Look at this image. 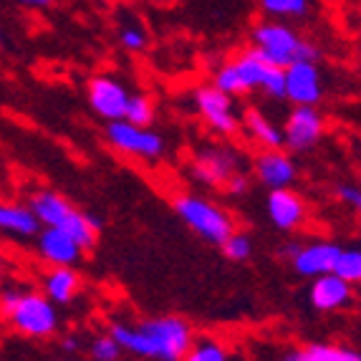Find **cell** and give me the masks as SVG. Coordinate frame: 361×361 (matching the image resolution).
Returning <instances> with one entry per match:
<instances>
[{
	"instance_id": "cell-13",
	"label": "cell",
	"mask_w": 361,
	"mask_h": 361,
	"mask_svg": "<svg viewBox=\"0 0 361 361\" xmlns=\"http://www.w3.org/2000/svg\"><path fill=\"white\" fill-rule=\"evenodd\" d=\"M36 250L43 263H49L51 268H59V265L73 268L78 260L84 258V250L78 247V243L61 228H38Z\"/></svg>"
},
{
	"instance_id": "cell-4",
	"label": "cell",
	"mask_w": 361,
	"mask_h": 361,
	"mask_svg": "<svg viewBox=\"0 0 361 361\" xmlns=\"http://www.w3.org/2000/svg\"><path fill=\"white\" fill-rule=\"evenodd\" d=\"M6 319L16 331L28 338H51L61 329L59 308L41 290H20L16 303L8 308Z\"/></svg>"
},
{
	"instance_id": "cell-12",
	"label": "cell",
	"mask_w": 361,
	"mask_h": 361,
	"mask_svg": "<svg viewBox=\"0 0 361 361\" xmlns=\"http://www.w3.org/2000/svg\"><path fill=\"white\" fill-rule=\"evenodd\" d=\"M253 172L265 190H283L298 180L293 157L283 149H263L253 159Z\"/></svg>"
},
{
	"instance_id": "cell-14",
	"label": "cell",
	"mask_w": 361,
	"mask_h": 361,
	"mask_svg": "<svg viewBox=\"0 0 361 361\" xmlns=\"http://www.w3.org/2000/svg\"><path fill=\"white\" fill-rule=\"evenodd\" d=\"M308 301L321 313L343 311V308H349L351 303H354V286L346 283L336 273H326V276L311 278Z\"/></svg>"
},
{
	"instance_id": "cell-9",
	"label": "cell",
	"mask_w": 361,
	"mask_h": 361,
	"mask_svg": "<svg viewBox=\"0 0 361 361\" xmlns=\"http://www.w3.org/2000/svg\"><path fill=\"white\" fill-rule=\"evenodd\" d=\"M129 94L132 91L127 89V84L111 73H97L86 84V102H89L91 111L102 116L104 121H116L124 116Z\"/></svg>"
},
{
	"instance_id": "cell-8",
	"label": "cell",
	"mask_w": 361,
	"mask_h": 361,
	"mask_svg": "<svg viewBox=\"0 0 361 361\" xmlns=\"http://www.w3.org/2000/svg\"><path fill=\"white\" fill-rule=\"evenodd\" d=\"M283 147L288 152H311L324 139L326 119L319 106H293L283 124Z\"/></svg>"
},
{
	"instance_id": "cell-32",
	"label": "cell",
	"mask_w": 361,
	"mask_h": 361,
	"mask_svg": "<svg viewBox=\"0 0 361 361\" xmlns=\"http://www.w3.org/2000/svg\"><path fill=\"white\" fill-rule=\"evenodd\" d=\"M223 190L230 195V197H243V195L247 192V177H245V172H235V175L230 177L228 182H225Z\"/></svg>"
},
{
	"instance_id": "cell-15",
	"label": "cell",
	"mask_w": 361,
	"mask_h": 361,
	"mask_svg": "<svg viewBox=\"0 0 361 361\" xmlns=\"http://www.w3.org/2000/svg\"><path fill=\"white\" fill-rule=\"evenodd\" d=\"M341 245L334 240H313V243H301L298 253L290 258L293 271L301 278H319L334 271Z\"/></svg>"
},
{
	"instance_id": "cell-29",
	"label": "cell",
	"mask_w": 361,
	"mask_h": 361,
	"mask_svg": "<svg viewBox=\"0 0 361 361\" xmlns=\"http://www.w3.org/2000/svg\"><path fill=\"white\" fill-rule=\"evenodd\" d=\"M119 38V46L124 51H132V54H139V51H145L149 46V36H147V30L137 23H124L116 33Z\"/></svg>"
},
{
	"instance_id": "cell-19",
	"label": "cell",
	"mask_w": 361,
	"mask_h": 361,
	"mask_svg": "<svg viewBox=\"0 0 361 361\" xmlns=\"http://www.w3.org/2000/svg\"><path fill=\"white\" fill-rule=\"evenodd\" d=\"M283 361H361V354L349 346H341V343L311 341L286 351Z\"/></svg>"
},
{
	"instance_id": "cell-33",
	"label": "cell",
	"mask_w": 361,
	"mask_h": 361,
	"mask_svg": "<svg viewBox=\"0 0 361 361\" xmlns=\"http://www.w3.org/2000/svg\"><path fill=\"white\" fill-rule=\"evenodd\" d=\"M61 349L66 351V354H76V351L81 349V336H78V334H66L63 341H61Z\"/></svg>"
},
{
	"instance_id": "cell-1",
	"label": "cell",
	"mask_w": 361,
	"mask_h": 361,
	"mask_svg": "<svg viewBox=\"0 0 361 361\" xmlns=\"http://www.w3.org/2000/svg\"><path fill=\"white\" fill-rule=\"evenodd\" d=\"M109 336L119 343L121 351L139 359L180 361L182 354L190 349L195 331L190 321H185L182 316H154L137 324L114 321L109 326Z\"/></svg>"
},
{
	"instance_id": "cell-27",
	"label": "cell",
	"mask_w": 361,
	"mask_h": 361,
	"mask_svg": "<svg viewBox=\"0 0 361 361\" xmlns=\"http://www.w3.org/2000/svg\"><path fill=\"white\" fill-rule=\"evenodd\" d=\"M121 346L114 341V338L106 334H99L89 341V356L91 361H119L121 359Z\"/></svg>"
},
{
	"instance_id": "cell-23",
	"label": "cell",
	"mask_w": 361,
	"mask_h": 361,
	"mask_svg": "<svg viewBox=\"0 0 361 361\" xmlns=\"http://www.w3.org/2000/svg\"><path fill=\"white\" fill-rule=\"evenodd\" d=\"M180 361H230V351L220 338L200 336L192 338L190 349L182 354Z\"/></svg>"
},
{
	"instance_id": "cell-22",
	"label": "cell",
	"mask_w": 361,
	"mask_h": 361,
	"mask_svg": "<svg viewBox=\"0 0 361 361\" xmlns=\"http://www.w3.org/2000/svg\"><path fill=\"white\" fill-rule=\"evenodd\" d=\"M233 66H235V71H238V78H240V84H243V89H245V94H250V91H258L260 84H263L265 71H268V63L260 59L258 51H255L253 46L235 56Z\"/></svg>"
},
{
	"instance_id": "cell-35",
	"label": "cell",
	"mask_w": 361,
	"mask_h": 361,
	"mask_svg": "<svg viewBox=\"0 0 361 361\" xmlns=\"http://www.w3.org/2000/svg\"><path fill=\"white\" fill-rule=\"evenodd\" d=\"M298 247H301V243L298 240H290L288 245H283V250H281V255H283V258H293L295 253H298Z\"/></svg>"
},
{
	"instance_id": "cell-39",
	"label": "cell",
	"mask_w": 361,
	"mask_h": 361,
	"mask_svg": "<svg viewBox=\"0 0 361 361\" xmlns=\"http://www.w3.org/2000/svg\"><path fill=\"white\" fill-rule=\"evenodd\" d=\"M66 361H78V359H66Z\"/></svg>"
},
{
	"instance_id": "cell-25",
	"label": "cell",
	"mask_w": 361,
	"mask_h": 361,
	"mask_svg": "<svg viewBox=\"0 0 361 361\" xmlns=\"http://www.w3.org/2000/svg\"><path fill=\"white\" fill-rule=\"evenodd\" d=\"M338 278H343L346 283L356 286L361 281V250L359 247H349V250H343L338 253L336 263H334V271Z\"/></svg>"
},
{
	"instance_id": "cell-3",
	"label": "cell",
	"mask_w": 361,
	"mask_h": 361,
	"mask_svg": "<svg viewBox=\"0 0 361 361\" xmlns=\"http://www.w3.org/2000/svg\"><path fill=\"white\" fill-rule=\"evenodd\" d=\"M177 217L187 228L192 230L197 238H202L210 245H223V240L235 230V223L230 212H225L220 205H215L212 200L200 197V195H177L172 200Z\"/></svg>"
},
{
	"instance_id": "cell-30",
	"label": "cell",
	"mask_w": 361,
	"mask_h": 361,
	"mask_svg": "<svg viewBox=\"0 0 361 361\" xmlns=\"http://www.w3.org/2000/svg\"><path fill=\"white\" fill-rule=\"evenodd\" d=\"M265 97L271 99H286V76H283V68L278 66H268V71H265L263 76V84H260V89Z\"/></svg>"
},
{
	"instance_id": "cell-5",
	"label": "cell",
	"mask_w": 361,
	"mask_h": 361,
	"mask_svg": "<svg viewBox=\"0 0 361 361\" xmlns=\"http://www.w3.org/2000/svg\"><path fill=\"white\" fill-rule=\"evenodd\" d=\"M104 134H106V145L111 149L142 159V162H159L167 154V142L152 127H137L124 119H116L109 121Z\"/></svg>"
},
{
	"instance_id": "cell-6",
	"label": "cell",
	"mask_w": 361,
	"mask_h": 361,
	"mask_svg": "<svg viewBox=\"0 0 361 361\" xmlns=\"http://www.w3.org/2000/svg\"><path fill=\"white\" fill-rule=\"evenodd\" d=\"M195 109H197L200 119L205 121L212 132L223 134V137H233L240 129V111L235 97H228L212 84L200 86L195 91Z\"/></svg>"
},
{
	"instance_id": "cell-16",
	"label": "cell",
	"mask_w": 361,
	"mask_h": 361,
	"mask_svg": "<svg viewBox=\"0 0 361 361\" xmlns=\"http://www.w3.org/2000/svg\"><path fill=\"white\" fill-rule=\"evenodd\" d=\"M78 290H81V276L76 273V268L59 265V268L46 271L41 278V293L54 306H68V303H73Z\"/></svg>"
},
{
	"instance_id": "cell-24",
	"label": "cell",
	"mask_w": 361,
	"mask_h": 361,
	"mask_svg": "<svg viewBox=\"0 0 361 361\" xmlns=\"http://www.w3.org/2000/svg\"><path fill=\"white\" fill-rule=\"evenodd\" d=\"M121 119L137 124V127H152L154 124V102L147 94H129Z\"/></svg>"
},
{
	"instance_id": "cell-2",
	"label": "cell",
	"mask_w": 361,
	"mask_h": 361,
	"mask_svg": "<svg viewBox=\"0 0 361 361\" xmlns=\"http://www.w3.org/2000/svg\"><path fill=\"white\" fill-rule=\"evenodd\" d=\"M253 49L268 66L288 68L295 61H316L319 63L321 51L316 43L306 38L288 23L281 20H263L250 30Z\"/></svg>"
},
{
	"instance_id": "cell-31",
	"label": "cell",
	"mask_w": 361,
	"mask_h": 361,
	"mask_svg": "<svg viewBox=\"0 0 361 361\" xmlns=\"http://www.w3.org/2000/svg\"><path fill=\"white\" fill-rule=\"evenodd\" d=\"M336 200L341 205L351 207V210H359L361 207V190L356 182H338L336 185Z\"/></svg>"
},
{
	"instance_id": "cell-38",
	"label": "cell",
	"mask_w": 361,
	"mask_h": 361,
	"mask_svg": "<svg viewBox=\"0 0 361 361\" xmlns=\"http://www.w3.org/2000/svg\"><path fill=\"white\" fill-rule=\"evenodd\" d=\"M102 3H114V0H102Z\"/></svg>"
},
{
	"instance_id": "cell-36",
	"label": "cell",
	"mask_w": 361,
	"mask_h": 361,
	"mask_svg": "<svg viewBox=\"0 0 361 361\" xmlns=\"http://www.w3.org/2000/svg\"><path fill=\"white\" fill-rule=\"evenodd\" d=\"M3 276H6V263H3V255H0V286H3Z\"/></svg>"
},
{
	"instance_id": "cell-18",
	"label": "cell",
	"mask_w": 361,
	"mask_h": 361,
	"mask_svg": "<svg viewBox=\"0 0 361 361\" xmlns=\"http://www.w3.org/2000/svg\"><path fill=\"white\" fill-rule=\"evenodd\" d=\"M240 127L245 129V134L253 139L255 145H260L263 149H283V132L276 121L260 111V109L250 106L243 111Z\"/></svg>"
},
{
	"instance_id": "cell-28",
	"label": "cell",
	"mask_w": 361,
	"mask_h": 361,
	"mask_svg": "<svg viewBox=\"0 0 361 361\" xmlns=\"http://www.w3.org/2000/svg\"><path fill=\"white\" fill-rule=\"evenodd\" d=\"M212 86L220 89L223 94H228V97H243V94H245L240 78H238V71H235V66H233V61H228V63H223V66L217 68L215 76H212Z\"/></svg>"
},
{
	"instance_id": "cell-17",
	"label": "cell",
	"mask_w": 361,
	"mask_h": 361,
	"mask_svg": "<svg viewBox=\"0 0 361 361\" xmlns=\"http://www.w3.org/2000/svg\"><path fill=\"white\" fill-rule=\"evenodd\" d=\"M28 210L33 212V217L38 220L41 228H59L76 207H73L63 195L43 187V190H36V192L28 197Z\"/></svg>"
},
{
	"instance_id": "cell-7",
	"label": "cell",
	"mask_w": 361,
	"mask_h": 361,
	"mask_svg": "<svg viewBox=\"0 0 361 361\" xmlns=\"http://www.w3.org/2000/svg\"><path fill=\"white\" fill-rule=\"evenodd\" d=\"M190 172H192L195 180L207 187H225V182H228L235 172H243V157H240V152L228 145L202 147V149L195 154Z\"/></svg>"
},
{
	"instance_id": "cell-26",
	"label": "cell",
	"mask_w": 361,
	"mask_h": 361,
	"mask_svg": "<svg viewBox=\"0 0 361 361\" xmlns=\"http://www.w3.org/2000/svg\"><path fill=\"white\" fill-rule=\"evenodd\" d=\"M220 247H223L225 258L233 260V263H243V260H247L253 255V240H250V235L238 233V230H233Z\"/></svg>"
},
{
	"instance_id": "cell-11",
	"label": "cell",
	"mask_w": 361,
	"mask_h": 361,
	"mask_svg": "<svg viewBox=\"0 0 361 361\" xmlns=\"http://www.w3.org/2000/svg\"><path fill=\"white\" fill-rule=\"evenodd\" d=\"M265 212H268L271 223L276 225L281 233H293V230H298L303 223H306V217H308L306 200L295 192L293 187L268 190Z\"/></svg>"
},
{
	"instance_id": "cell-37",
	"label": "cell",
	"mask_w": 361,
	"mask_h": 361,
	"mask_svg": "<svg viewBox=\"0 0 361 361\" xmlns=\"http://www.w3.org/2000/svg\"><path fill=\"white\" fill-rule=\"evenodd\" d=\"M6 49V33H3V30H0V51Z\"/></svg>"
},
{
	"instance_id": "cell-10",
	"label": "cell",
	"mask_w": 361,
	"mask_h": 361,
	"mask_svg": "<svg viewBox=\"0 0 361 361\" xmlns=\"http://www.w3.org/2000/svg\"><path fill=\"white\" fill-rule=\"evenodd\" d=\"M286 76V99L293 106H319L324 102L326 86L316 61H295L283 68Z\"/></svg>"
},
{
	"instance_id": "cell-34",
	"label": "cell",
	"mask_w": 361,
	"mask_h": 361,
	"mask_svg": "<svg viewBox=\"0 0 361 361\" xmlns=\"http://www.w3.org/2000/svg\"><path fill=\"white\" fill-rule=\"evenodd\" d=\"M16 6L20 8H36V11H46V8H51L56 3V0H13Z\"/></svg>"
},
{
	"instance_id": "cell-21",
	"label": "cell",
	"mask_w": 361,
	"mask_h": 361,
	"mask_svg": "<svg viewBox=\"0 0 361 361\" xmlns=\"http://www.w3.org/2000/svg\"><path fill=\"white\" fill-rule=\"evenodd\" d=\"M260 11L268 20H308L316 13V0H258Z\"/></svg>"
},
{
	"instance_id": "cell-20",
	"label": "cell",
	"mask_w": 361,
	"mask_h": 361,
	"mask_svg": "<svg viewBox=\"0 0 361 361\" xmlns=\"http://www.w3.org/2000/svg\"><path fill=\"white\" fill-rule=\"evenodd\" d=\"M38 220L28 205H18V202H3L0 200V233L13 235V238H33L38 233Z\"/></svg>"
}]
</instances>
